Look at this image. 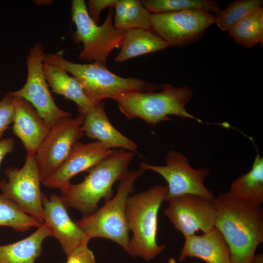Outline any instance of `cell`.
I'll list each match as a JSON object with an SVG mask.
<instances>
[{"instance_id": "obj_1", "label": "cell", "mask_w": 263, "mask_h": 263, "mask_svg": "<svg viewBox=\"0 0 263 263\" xmlns=\"http://www.w3.org/2000/svg\"><path fill=\"white\" fill-rule=\"evenodd\" d=\"M215 227L221 233L231 253V263H252L263 242V208L237 199L228 192L215 197Z\"/></svg>"}, {"instance_id": "obj_2", "label": "cell", "mask_w": 263, "mask_h": 263, "mask_svg": "<svg viewBox=\"0 0 263 263\" xmlns=\"http://www.w3.org/2000/svg\"><path fill=\"white\" fill-rule=\"evenodd\" d=\"M135 152L120 149L88 170V174L79 183H69L59 189L67 207L88 216L98 209L99 201L105 202L113 196L112 189L117 181H120L129 172V166Z\"/></svg>"}, {"instance_id": "obj_3", "label": "cell", "mask_w": 263, "mask_h": 263, "mask_svg": "<svg viewBox=\"0 0 263 263\" xmlns=\"http://www.w3.org/2000/svg\"><path fill=\"white\" fill-rule=\"evenodd\" d=\"M43 61L61 67L71 74L79 82L86 96L94 106L105 99L116 101L126 93L161 90L167 85L132 77H123L109 71L106 64L75 63L64 58L60 53L46 54Z\"/></svg>"}, {"instance_id": "obj_4", "label": "cell", "mask_w": 263, "mask_h": 263, "mask_svg": "<svg viewBox=\"0 0 263 263\" xmlns=\"http://www.w3.org/2000/svg\"><path fill=\"white\" fill-rule=\"evenodd\" d=\"M167 194V186L155 185L128 197L126 216L132 233L128 253L132 257L149 261L165 249V244H157L156 235L158 211Z\"/></svg>"}, {"instance_id": "obj_5", "label": "cell", "mask_w": 263, "mask_h": 263, "mask_svg": "<svg viewBox=\"0 0 263 263\" xmlns=\"http://www.w3.org/2000/svg\"><path fill=\"white\" fill-rule=\"evenodd\" d=\"M192 95L193 92L188 86L174 87L167 84L159 92L126 93L116 101L118 109L128 119L138 118L153 126L171 120V115L202 123L186 109Z\"/></svg>"}, {"instance_id": "obj_6", "label": "cell", "mask_w": 263, "mask_h": 263, "mask_svg": "<svg viewBox=\"0 0 263 263\" xmlns=\"http://www.w3.org/2000/svg\"><path fill=\"white\" fill-rule=\"evenodd\" d=\"M140 168L129 170L120 181L116 194L94 213L75 221L91 240L105 238L114 242L128 253L130 239L126 216V204L134 191L135 181L144 174Z\"/></svg>"}, {"instance_id": "obj_7", "label": "cell", "mask_w": 263, "mask_h": 263, "mask_svg": "<svg viewBox=\"0 0 263 263\" xmlns=\"http://www.w3.org/2000/svg\"><path fill=\"white\" fill-rule=\"evenodd\" d=\"M71 14L76 27L75 31L72 33L73 41L83 45L78 58L92 63L106 64L112 51L119 48L127 31L114 27V10L109 8L107 16L100 25L90 17L83 0L72 1Z\"/></svg>"}, {"instance_id": "obj_8", "label": "cell", "mask_w": 263, "mask_h": 263, "mask_svg": "<svg viewBox=\"0 0 263 263\" xmlns=\"http://www.w3.org/2000/svg\"><path fill=\"white\" fill-rule=\"evenodd\" d=\"M45 55L40 43L33 45L27 57L25 83L20 89L9 93L30 102L51 129L64 118L71 117L72 114L60 109L55 102L43 72Z\"/></svg>"}, {"instance_id": "obj_9", "label": "cell", "mask_w": 263, "mask_h": 263, "mask_svg": "<svg viewBox=\"0 0 263 263\" xmlns=\"http://www.w3.org/2000/svg\"><path fill=\"white\" fill-rule=\"evenodd\" d=\"M139 168L144 171L151 170L163 177L168 183L166 201L171 198L189 194L199 195L210 200L215 196L204 185L209 173V169L202 167L193 168L185 155L175 150L168 152L165 165L157 166L142 162Z\"/></svg>"}, {"instance_id": "obj_10", "label": "cell", "mask_w": 263, "mask_h": 263, "mask_svg": "<svg viewBox=\"0 0 263 263\" xmlns=\"http://www.w3.org/2000/svg\"><path fill=\"white\" fill-rule=\"evenodd\" d=\"M209 12L192 9L151 14L150 30L172 47H185L198 40L215 23Z\"/></svg>"}, {"instance_id": "obj_11", "label": "cell", "mask_w": 263, "mask_h": 263, "mask_svg": "<svg viewBox=\"0 0 263 263\" xmlns=\"http://www.w3.org/2000/svg\"><path fill=\"white\" fill-rule=\"evenodd\" d=\"M4 173L8 180L0 181L2 194L16 203L26 213L44 223L41 180L36 155L27 154L23 167H8Z\"/></svg>"}, {"instance_id": "obj_12", "label": "cell", "mask_w": 263, "mask_h": 263, "mask_svg": "<svg viewBox=\"0 0 263 263\" xmlns=\"http://www.w3.org/2000/svg\"><path fill=\"white\" fill-rule=\"evenodd\" d=\"M213 200L194 194L179 195L167 201L169 205L164 213L185 238L199 230L207 233L215 227L216 213Z\"/></svg>"}, {"instance_id": "obj_13", "label": "cell", "mask_w": 263, "mask_h": 263, "mask_svg": "<svg viewBox=\"0 0 263 263\" xmlns=\"http://www.w3.org/2000/svg\"><path fill=\"white\" fill-rule=\"evenodd\" d=\"M83 120L80 114L67 117L50 129L36 153L41 182L60 166L74 144L82 137Z\"/></svg>"}, {"instance_id": "obj_14", "label": "cell", "mask_w": 263, "mask_h": 263, "mask_svg": "<svg viewBox=\"0 0 263 263\" xmlns=\"http://www.w3.org/2000/svg\"><path fill=\"white\" fill-rule=\"evenodd\" d=\"M42 202L44 223L49 227L53 237L58 241L67 256L80 247L88 246L90 239L71 219L61 196L52 193L47 197L42 193Z\"/></svg>"}, {"instance_id": "obj_15", "label": "cell", "mask_w": 263, "mask_h": 263, "mask_svg": "<svg viewBox=\"0 0 263 263\" xmlns=\"http://www.w3.org/2000/svg\"><path fill=\"white\" fill-rule=\"evenodd\" d=\"M113 151L97 141L87 143L78 141L74 144L63 162L41 183L46 187L60 189L70 183L75 175L88 171Z\"/></svg>"}, {"instance_id": "obj_16", "label": "cell", "mask_w": 263, "mask_h": 263, "mask_svg": "<svg viewBox=\"0 0 263 263\" xmlns=\"http://www.w3.org/2000/svg\"><path fill=\"white\" fill-rule=\"evenodd\" d=\"M13 133L21 141L27 154L36 155L50 128L32 104L26 100L14 97Z\"/></svg>"}, {"instance_id": "obj_17", "label": "cell", "mask_w": 263, "mask_h": 263, "mask_svg": "<svg viewBox=\"0 0 263 263\" xmlns=\"http://www.w3.org/2000/svg\"><path fill=\"white\" fill-rule=\"evenodd\" d=\"M83 117L82 129L87 137L96 139L112 150L120 149L135 153L138 145L112 125L103 103L93 106Z\"/></svg>"}, {"instance_id": "obj_18", "label": "cell", "mask_w": 263, "mask_h": 263, "mask_svg": "<svg viewBox=\"0 0 263 263\" xmlns=\"http://www.w3.org/2000/svg\"><path fill=\"white\" fill-rule=\"evenodd\" d=\"M188 258H198L207 263H231L229 247L215 227L202 235L185 238L178 261L184 262Z\"/></svg>"}, {"instance_id": "obj_19", "label": "cell", "mask_w": 263, "mask_h": 263, "mask_svg": "<svg viewBox=\"0 0 263 263\" xmlns=\"http://www.w3.org/2000/svg\"><path fill=\"white\" fill-rule=\"evenodd\" d=\"M43 69L48 85L54 93L74 102L79 114L83 116L94 105L86 96L79 82L63 68L43 61Z\"/></svg>"}, {"instance_id": "obj_20", "label": "cell", "mask_w": 263, "mask_h": 263, "mask_svg": "<svg viewBox=\"0 0 263 263\" xmlns=\"http://www.w3.org/2000/svg\"><path fill=\"white\" fill-rule=\"evenodd\" d=\"M49 237H53L52 232L44 223L23 239L0 245V263H35L41 254L43 241Z\"/></svg>"}, {"instance_id": "obj_21", "label": "cell", "mask_w": 263, "mask_h": 263, "mask_svg": "<svg viewBox=\"0 0 263 263\" xmlns=\"http://www.w3.org/2000/svg\"><path fill=\"white\" fill-rule=\"evenodd\" d=\"M169 44L149 29H134L127 31L121 40L120 50L114 58L121 63L143 55L162 50Z\"/></svg>"}, {"instance_id": "obj_22", "label": "cell", "mask_w": 263, "mask_h": 263, "mask_svg": "<svg viewBox=\"0 0 263 263\" xmlns=\"http://www.w3.org/2000/svg\"><path fill=\"white\" fill-rule=\"evenodd\" d=\"M232 196L256 206L263 203V158L257 149L252 168L231 184L228 192Z\"/></svg>"}, {"instance_id": "obj_23", "label": "cell", "mask_w": 263, "mask_h": 263, "mask_svg": "<svg viewBox=\"0 0 263 263\" xmlns=\"http://www.w3.org/2000/svg\"><path fill=\"white\" fill-rule=\"evenodd\" d=\"M113 26L117 29H150L151 14L138 0H116Z\"/></svg>"}, {"instance_id": "obj_24", "label": "cell", "mask_w": 263, "mask_h": 263, "mask_svg": "<svg viewBox=\"0 0 263 263\" xmlns=\"http://www.w3.org/2000/svg\"><path fill=\"white\" fill-rule=\"evenodd\" d=\"M241 46L250 49L263 42V8L256 10L228 31Z\"/></svg>"}, {"instance_id": "obj_25", "label": "cell", "mask_w": 263, "mask_h": 263, "mask_svg": "<svg viewBox=\"0 0 263 263\" xmlns=\"http://www.w3.org/2000/svg\"><path fill=\"white\" fill-rule=\"evenodd\" d=\"M43 224L26 213L16 203L0 194V226H8L24 232Z\"/></svg>"}, {"instance_id": "obj_26", "label": "cell", "mask_w": 263, "mask_h": 263, "mask_svg": "<svg viewBox=\"0 0 263 263\" xmlns=\"http://www.w3.org/2000/svg\"><path fill=\"white\" fill-rule=\"evenodd\" d=\"M142 5L150 14L199 9L217 14L221 10L214 0H142Z\"/></svg>"}, {"instance_id": "obj_27", "label": "cell", "mask_w": 263, "mask_h": 263, "mask_svg": "<svg viewBox=\"0 0 263 263\" xmlns=\"http://www.w3.org/2000/svg\"><path fill=\"white\" fill-rule=\"evenodd\" d=\"M262 0H237L215 15V23L223 31H228L248 15L262 7Z\"/></svg>"}, {"instance_id": "obj_28", "label": "cell", "mask_w": 263, "mask_h": 263, "mask_svg": "<svg viewBox=\"0 0 263 263\" xmlns=\"http://www.w3.org/2000/svg\"><path fill=\"white\" fill-rule=\"evenodd\" d=\"M14 113V97L8 93L0 101V140L13 122Z\"/></svg>"}, {"instance_id": "obj_29", "label": "cell", "mask_w": 263, "mask_h": 263, "mask_svg": "<svg viewBox=\"0 0 263 263\" xmlns=\"http://www.w3.org/2000/svg\"><path fill=\"white\" fill-rule=\"evenodd\" d=\"M116 0H89L87 10L90 17L98 24L100 20L101 12L107 8L113 7Z\"/></svg>"}, {"instance_id": "obj_30", "label": "cell", "mask_w": 263, "mask_h": 263, "mask_svg": "<svg viewBox=\"0 0 263 263\" xmlns=\"http://www.w3.org/2000/svg\"><path fill=\"white\" fill-rule=\"evenodd\" d=\"M67 257L66 263H97L88 246L80 247Z\"/></svg>"}, {"instance_id": "obj_31", "label": "cell", "mask_w": 263, "mask_h": 263, "mask_svg": "<svg viewBox=\"0 0 263 263\" xmlns=\"http://www.w3.org/2000/svg\"><path fill=\"white\" fill-rule=\"evenodd\" d=\"M15 141L12 138L0 140V165L4 157L13 151Z\"/></svg>"}, {"instance_id": "obj_32", "label": "cell", "mask_w": 263, "mask_h": 263, "mask_svg": "<svg viewBox=\"0 0 263 263\" xmlns=\"http://www.w3.org/2000/svg\"><path fill=\"white\" fill-rule=\"evenodd\" d=\"M252 263H263V254L255 255Z\"/></svg>"}]
</instances>
